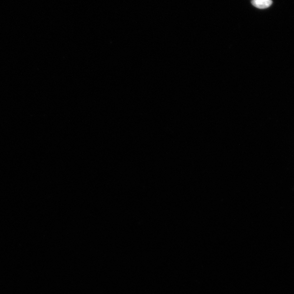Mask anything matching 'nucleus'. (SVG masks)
<instances>
[{
  "mask_svg": "<svg viewBox=\"0 0 294 294\" xmlns=\"http://www.w3.org/2000/svg\"><path fill=\"white\" fill-rule=\"evenodd\" d=\"M272 3L271 0H252L254 6L260 9H266L270 7Z\"/></svg>",
  "mask_w": 294,
  "mask_h": 294,
  "instance_id": "nucleus-1",
  "label": "nucleus"
}]
</instances>
